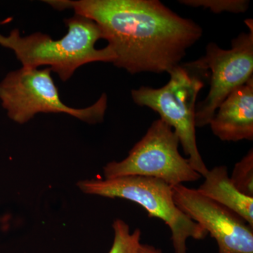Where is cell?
<instances>
[{
  "instance_id": "cell-14",
  "label": "cell",
  "mask_w": 253,
  "mask_h": 253,
  "mask_svg": "<svg viewBox=\"0 0 253 253\" xmlns=\"http://www.w3.org/2000/svg\"><path fill=\"white\" fill-rule=\"evenodd\" d=\"M135 253H163V252L161 250L156 249L151 245L140 244Z\"/></svg>"
},
{
  "instance_id": "cell-5",
  "label": "cell",
  "mask_w": 253,
  "mask_h": 253,
  "mask_svg": "<svg viewBox=\"0 0 253 253\" xmlns=\"http://www.w3.org/2000/svg\"><path fill=\"white\" fill-rule=\"evenodd\" d=\"M49 68L21 67L11 71L0 83V101L8 117L18 124L29 122L38 113H66L89 124L102 123L107 109V96L84 109L63 102Z\"/></svg>"
},
{
  "instance_id": "cell-9",
  "label": "cell",
  "mask_w": 253,
  "mask_h": 253,
  "mask_svg": "<svg viewBox=\"0 0 253 253\" xmlns=\"http://www.w3.org/2000/svg\"><path fill=\"white\" fill-rule=\"evenodd\" d=\"M209 125L221 141L253 140V78L224 100Z\"/></svg>"
},
{
  "instance_id": "cell-1",
  "label": "cell",
  "mask_w": 253,
  "mask_h": 253,
  "mask_svg": "<svg viewBox=\"0 0 253 253\" xmlns=\"http://www.w3.org/2000/svg\"><path fill=\"white\" fill-rule=\"evenodd\" d=\"M92 20L116 56L114 66L131 74L169 73L203 35L202 28L158 0H48Z\"/></svg>"
},
{
  "instance_id": "cell-3",
  "label": "cell",
  "mask_w": 253,
  "mask_h": 253,
  "mask_svg": "<svg viewBox=\"0 0 253 253\" xmlns=\"http://www.w3.org/2000/svg\"><path fill=\"white\" fill-rule=\"evenodd\" d=\"M170 78L161 88L141 86L132 89L133 101L156 111L161 120L178 136L191 167L202 176L209 171L200 154L196 135V100L204 88V73L189 63L179 65L169 73Z\"/></svg>"
},
{
  "instance_id": "cell-4",
  "label": "cell",
  "mask_w": 253,
  "mask_h": 253,
  "mask_svg": "<svg viewBox=\"0 0 253 253\" xmlns=\"http://www.w3.org/2000/svg\"><path fill=\"white\" fill-rule=\"evenodd\" d=\"M78 187L88 195L109 199H123L144 208L149 217L164 221L171 231L174 253H187L190 238L204 240L208 233L190 219L176 206L172 186L166 181L149 176H126L104 179L80 181Z\"/></svg>"
},
{
  "instance_id": "cell-11",
  "label": "cell",
  "mask_w": 253,
  "mask_h": 253,
  "mask_svg": "<svg viewBox=\"0 0 253 253\" xmlns=\"http://www.w3.org/2000/svg\"><path fill=\"white\" fill-rule=\"evenodd\" d=\"M114 239L109 253H135L141 244V230L136 229L130 232L129 226L121 219H116L113 224Z\"/></svg>"
},
{
  "instance_id": "cell-8",
  "label": "cell",
  "mask_w": 253,
  "mask_h": 253,
  "mask_svg": "<svg viewBox=\"0 0 253 253\" xmlns=\"http://www.w3.org/2000/svg\"><path fill=\"white\" fill-rule=\"evenodd\" d=\"M172 189L176 206L215 240L218 253H253V228L244 219L197 189L183 184Z\"/></svg>"
},
{
  "instance_id": "cell-13",
  "label": "cell",
  "mask_w": 253,
  "mask_h": 253,
  "mask_svg": "<svg viewBox=\"0 0 253 253\" xmlns=\"http://www.w3.org/2000/svg\"><path fill=\"white\" fill-rule=\"evenodd\" d=\"M181 4L191 7H204L214 14L230 12L234 14L244 13L249 9L250 1L246 0H181Z\"/></svg>"
},
{
  "instance_id": "cell-10",
  "label": "cell",
  "mask_w": 253,
  "mask_h": 253,
  "mask_svg": "<svg viewBox=\"0 0 253 253\" xmlns=\"http://www.w3.org/2000/svg\"><path fill=\"white\" fill-rule=\"evenodd\" d=\"M198 191L235 212L253 228V197L241 194L232 184L225 166L208 171Z\"/></svg>"
},
{
  "instance_id": "cell-6",
  "label": "cell",
  "mask_w": 253,
  "mask_h": 253,
  "mask_svg": "<svg viewBox=\"0 0 253 253\" xmlns=\"http://www.w3.org/2000/svg\"><path fill=\"white\" fill-rule=\"evenodd\" d=\"M179 144L172 127L162 120L155 121L124 160L112 161L104 166V179L149 176L166 181L171 186L199 180L202 176L181 156Z\"/></svg>"
},
{
  "instance_id": "cell-2",
  "label": "cell",
  "mask_w": 253,
  "mask_h": 253,
  "mask_svg": "<svg viewBox=\"0 0 253 253\" xmlns=\"http://www.w3.org/2000/svg\"><path fill=\"white\" fill-rule=\"evenodd\" d=\"M67 33L60 39L37 32L21 36L14 29L8 36L0 33V45L12 50L23 67L46 66L63 82L68 81L77 69L93 62L113 63L116 56L109 46L97 49L102 31L92 20L76 14L64 20Z\"/></svg>"
},
{
  "instance_id": "cell-12",
  "label": "cell",
  "mask_w": 253,
  "mask_h": 253,
  "mask_svg": "<svg viewBox=\"0 0 253 253\" xmlns=\"http://www.w3.org/2000/svg\"><path fill=\"white\" fill-rule=\"evenodd\" d=\"M230 179L241 194L253 197V150L251 149L233 169Z\"/></svg>"
},
{
  "instance_id": "cell-7",
  "label": "cell",
  "mask_w": 253,
  "mask_h": 253,
  "mask_svg": "<svg viewBox=\"0 0 253 253\" xmlns=\"http://www.w3.org/2000/svg\"><path fill=\"white\" fill-rule=\"evenodd\" d=\"M245 22L249 32L234 38L231 49H221L215 43H209L205 56L190 63L205 74L211 73L207 96L196 105V127L208 126L224 100L253 78V21L247 19Z\"/></svg>"
}]
</instances>
